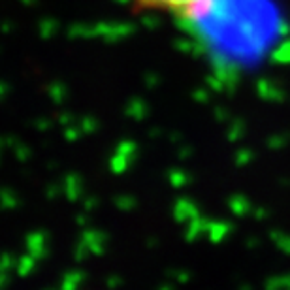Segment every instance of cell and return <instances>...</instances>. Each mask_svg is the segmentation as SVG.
Returning a JSON list of instances; mask_svg holds the SVG:
<instances>
[{
  "label": "cell",
  "mask_w": 290,
  "mask_h": 290,
  "mask_svg": "<svg viewBox=\"0 0 290 290\" xmlns=\"http://www.w3.org/2000/svg\"><path fill=\"white\" fill-rule=\"evenodd\" d=\"M213 0H128L132 12L168 15L175 19H194Z\"/></svg>",
  "instance_id": "6da1fadb"
}]
</instances>
